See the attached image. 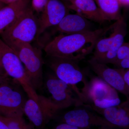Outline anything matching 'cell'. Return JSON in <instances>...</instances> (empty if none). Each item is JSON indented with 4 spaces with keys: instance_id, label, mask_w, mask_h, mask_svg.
Segmentation results:
<instances>
[{
    "instance_id": "3",
    "label": "cell",
    "mask_w": 129,
    "mask_h": 129,
    "mask_svg": "<svg viewBox=\"0 0 129 129\" xmlns=\"http://www.w3.org/2000/svg\"><path fill=\"white\" fill-rule=\"evenodd\" d=\"M39 19L29 7L0 35L7 45L15 43L31 44L37 37Z\"/></svg>"
},
{
    "instance_id": "25",
    "label": "cell",
    "mask_w": 129,
    "mask_h": 129,
    "mask_svg": "<svg viewBox=\"0 0 129 129\" xmlns=\"http://www.w3.org/2000/svg\"><path fill=\"white\" fill-rule=\"evenodd\" d=\"M0 129H9L3 116L0 115Z\"/></svg>"
},
{
    "instance_id": "27",
    "label": "cell",
    "mask_w": 129,
    "mask_h": 129,
    "mask_svg": "<svg viewBox=\"0 0 129 129\" xmlns=\"http://www.w3.org/2000/svg\"><path fill=\"white\" fill-rule=\"evenodd\" d=\"M11 78L7 75H0V85Z\"/></svg>"
},
{
    "instance_id": "28",
    "label": "cell",
    "mask_w": 129,
    "mask_h": 129,
    "mask_svg": "<svg viewBox=\"0 0 129 129\" xmlns=\"http://www.w3.org/2000/svg\"><path fill=\"white\" fill-rule=\"evenodd\" d=\"M17 1V0H0V2L4 3L5 5H8L15 2Z\"/></svg>"
},
{
    "instance_id": "16",
    "label": "cell",
    "mask_w": 129,
    "mask_h": 129,
    "mask_svg": "<svg viewBox=\"0 0 129 129\" xmlns=\"http://www.w3.org/2000/svg\"><path fill=\"white\" fill-rule=\"evenodd\" d=\"M112 29L114 32L113 39L109 50L101 60L98 61L104 64H113L116 60L117 52L124 42L127 34V24L123 17L112 24Z\"/></svg>"
},
{
    "instance_id": "7",
    "label": "cell",
    "mask_w": 129,
    "mask_h": 129,
    "mask_svg": "<svg viewBox=\"0 0 129 129\" xmlns=\"http://www.w3.org/2000/svg\"><path fill=\"white\" fill-rule=\"evenodd\" d=\"M60 110L49 97L39 95L37 101L29 98L26 100L23 112L35 127L44 129Z\"/></svg>"
},
{
    "instance_id": "1",
    "label": "cell",
    "mask_w": 129,
    "mask_h": 129,
    "mask_svg": "<svg viewBox=\"0 0 129 129\" xmlns=\"http://www.w3.org/2000/svg\"><path fill=\"white\" fill-rule=\"evenodd\" d=\"M112 27L74 34H61L47 43L44 51L48 56L80 62L92 53L98 41Z\"/></svg>"
},
{
    "instance_id": "6",
    "label": "cell",
    "mask_w": 129,
    "mask_h": 129,
    "mask_svg": "<svg viewBox=\"0 0 129 129\" xmlns=\"http://www.w3.org/2000/svg\"><path fill=\"white\" fill-rule=\"evenodd\" d=\"M46 61L53 73L69 86L81 101L82 94L77 85L80 82H82L84 85H85L88 80L86 75L79 66V62L68 58L48 56Z\"/></svg>"
},
{
    "instance_id": "2",
    "label": "cell",
    "mask_w": 129,
    "mask_h": 129,
    "mask_svg": "<svg viewBox=\"0 0 129 129\" xmlns=\"http://www.w3.org/2000/svg\"><path fill=\"white\" fill-rule=\"evenodd\" d=\"M90 80L80 91L81 101L95 112L121 103L117 91L97 76H89Z\"/></svg>"
},
{
    "instance_id": "9",
    "label": "cell",
    "mask_w": 129,
    "mask_h": 129,
    "mask_svg": "<svg viewBox=\"0 0 129 129\" xmlns=\"http://www.w3.org/2000/svg\"><path fill=\"white\" fill-rule=\"evenodd\" d=\"M45 85L51 95L49 97L60 110L71 106H84L81 101L75 96L72 88L57 77L54 74H49L46 78Z\"/></svg>"
},
{
    "instance_id": "32",
    "label": "cell",
    "mask_w": 129,
    "mask_h": 129,
    "mask_svg": "<svg viewBox=\"0 0 129 129\" xmlns=\"http://www.w3.org/2000/svg\"><path fill=\"white\" fill-rule=\"evenodd\" d=\"M98 129H112L111 128H109V127H100V128Z\"/></svg>"
},
{
    "instance_id": "13",
    "label": "cell",
    "mask_w": 129,
    "mask_h": 129,
    "mask_svg": "<svg viewBox=\"0 0 129 129\" xmlns=\"http://www.w3.org/2000/svg\"><path fill=\"white\" fill-rule=\"evenodd\" d=\"M117 128L129 127V98L117 106L95 111Z\"/></svg>"
},
{
    "instance_id": "23",
    "label": "cell",
    "mask_w": 129,
    "mask_h": 129,
    "mask_svg": "<svg viewBox=\"0 0 129 129\" xmlns=\"http://www.w3.org/2000/svg\"><path fill=\"white\" fill-rule=\"evenodd\" d=\"M114 65L117 67V68L129 69V57L126 58L119 61L115 63Z\"/></svg>"
},
{
    "instance_id": "29",
    "label": "cell",
    "mask_w": 129,
    "mask_h": 129,
    "mask_svg": "<svg viewBox=\"0 0 129 129\" xmlns=\"http://www.w3.org/2000/svg\"><path fill=\"white\" fill-rule=\"evenodd\" d=\"M0 75H7L3 68L1 62H0Z\"/></svg>"
},
{
    "instance_id": "15",
    "label": "cell",
    "mask_w": 129,
    "mask_h": 129,
    "mask_svg": "<svg viewBox=\"0 0 129 129\" xmlns=\"http://www.w3.org/2000/svg\"><path fill=\"white\" fill-rule=\"evenodd\" d=\"M68 5L70 10L89 21L99 23L107 21L95 0H74Z\"/></svg>"
},
{
    "instance_id": "19",
    "label": "cell",
    "mask_w": 129,
    "mask_h": 129,
    "mask_svg": "<svg viewBox=\"0 0 129 129\" xmlns=\"http://www.w3.org/2000/svg\"><path fill=\"white\" fill-rule=\"evenodd\" d=\"M3 117L9 129H35L32 124H29L26 122L23 116L14 117Z\"/></svg>"
},
{
    "instance_id": "4",
    "label": "cell",
    "mask_w": 129,
    "mask_h": 129,
    "mask_svg": "<svg viewBox=\"0 0 129 129\" xmlns=\"http://www.w3.org/2000/svg\"><path fill=\"white\" fill-rule=\"evenodd\" d=\"M15 51L23 64L30 84L36 91L44 84V61L41 51L31 44L15 43L8 45Z\"/></svg>"
},
{
    "instance_id": "30",
    "label": "cell",
    "mask_w": 129,
    "mask_h": 129,
    "mask_svg": "<svg viewBox=\"0 0 129 129\" xmlns=\"http://www.w3.org/2000/svg\"><path fill=\"white\" fill-rule=\"evenodd\" d=\"M5 6H6V5L0 2V9H1L3 7H5Z\"/></svg>"
},
{
    "instance_id": "24",
    "label": "cell",
    "mask_w": 129,
    "mask_h": 129,
    "mask_svg": "<svg viewBox=\"0 0 129 129\" xmlns=\"http://www.w3.org/2000/svg\"><path fill=\"white\" fill-rule=\"evenodd\" d=\"M51 129H88L81 128L66 123H61Z\"/></svg>"
},
{
    "instance_id": "31",
    "label": "cell",
    "mask_w": 129,
    "mask_h": 129,
    "mask_svg": "<svg viewBox=\"0 0 129 129\" xmlns=\"http://www.w3.org/2000/svg\"><path fill=\"white\" fill-rule=\"evenodd\" d=\"M62 1H64V2L67 3H69L73 1H74V0H62Z\"/></svg>"
},
{
    "instance_id": "33",
    "label": "cell",
    "mask_w": 129,
    "mask_h": 129,
    "mask_svg": "<svg viewBox=\"0 0 129 129\" xmlns=\"http://www.w3.org/2000/svg\"></svg>"
},
{
    "instance_id": "10",
    "label": "cell",
    "mask_w": 129,
    "mask_h": 129,
    "mask_svg": "<svg viewBox=\"0 0 129 129\" xmlns=\"http://www.w3.org/2000/svg\"><path fill=\"white\" fill-rule=\"evenodd\" d=\"M81 106L68 111L63 114L62 123H66L81 128L90 129L94 126L117 128L102 116L98 115L87 106Z\"/></svg>"
},
{
    "instance_id": "5",
    "label": "cell",
    "mask_w": 129,
    "mask_h": 129,
    "mask_svg": "<svg viewBox=\"0 0 129 129\" xmlns=\"http://www.w3.org/2000/svg\"><path fill=\"white\" fill-rule=\"evenodd\" d=\"M0 62L8 76L18 83L29 98L37 101L39 94L30 84L23 64L15 51L1 38Z\"/></svg>"
},
{
    "instance_id": "18",
    "label": "cell",
    "mask_w": 129,
    "mask_h": 129,
    "mask_svg": "<svg viewBox=\"0 0 129 129\" xmlns=\"http://www.w3.org/2000/svg\"><path fill=\"white\" fill-rule=\"evenodd\" d=\"M107 21H117L122 17L118 0H95Z\"/></svg>"
},
{
    "instance_id": "14",
    "label": "cell",
    "mask_w": 129,
    "mask_h": 129,
    "mask_svg": "<svg viewBox=\"0 0 129 129\" xmlns=\"http://www.w3.org/2000/svg\"><path fill=\"white\" fill-rule=\"evenodd\" d=\"M90 21L77 14H67L57 25L55 32L66 35L79 34L93 30Z\"/></svg>"
},
{
    "instance_id": "17",
    "label": "cell",
    "mask_w": 129,
    "mask_h": 129,
    "mask_svg": "<svg viewBox=\"0 0 129 129\" xmlns=\"http://www.w3.org/2000/svg\"><path fill=\"white\" fill-rule=\"evenodd\" d=\"M31 0H17L0 9V35L29 7Z\"/></svg>"
},
{
    "instance_id": "21",
    "label": "cell",
    "mask_w": 129,
    "mask_h": 129,
    "mask_svg": "<svg viewBox=\"0 0 129 129\" xmlns=\"http://www.w3.org/2000/svg\"><path fill=\"white\" fill-rule=\"evenodd\" d=\"M47 1V0H31L30 7L34 11L41 13Z\"/></svg>"
},
{
    "instance_id": "26",
    "label": "cell",
    "mask_w": 129,
    "mask_h": 129,
    "mask_svg": "<svg viewBox=\"0 0 129 129\" xmlns=\"http://www.w3.org/2000/svg\"><path fill=\"white\" fill-rule=\"evenodd\" d=\"M118 1L121 7H129V0H118Z\"/></svg>"
},
{
    "instance_id": "12",
    "label": "cell",
    "mask_w": 129,
    "mask_h": 129,
    "mask_svg": "<svg viewBox=\"0 0 129 129\" xmlns=\"http://www.w3.org/2000/svg\"><path fill=\"white\" fill-rule=\"evenodd\" d=\"M91 69L97 76L117 91L129 98V87L124 83L116 69L109 68L107 64L97 61L93 57L88 60Z\"/></svg>"
},
{
    "instance_id": "11",
    "label": "cell",
    "mask_w": 129,
    "mask_h": 129,
    "mask_svg": "<svg viewBox=\"0 0 129 129\" xmlns=\"http://www.w3.org/2000/svg\"><path fill=\"white\" fill-rule=\"evenodd\" d=\"M68 3L62 0H47L39 19V28L37 37L47 29L57 25L64 16L69 14Z\"/></svg>"
},
{
    "instance_id": "22",
    "label": "cell",
    "mask_w": 129,
    "mask_h": 129,
    "mask_svg": "<svg viewBox=\"0 0 129 129\" xmlns=\"http://www.w3.org/2000/svg\"><path fill=\"white\" fill-rule=\"evenodd\" d=\"M120 74L125 84L129 87V69L115 68Z\"/></svg>"
},
{
    "instance_id": "8",
    "label": "cell",
    "mask_w": 129,
    "mask_h": 129,
    "mask_svg": "<svg viewBox=\"0 0 129 129\" xmlns=\"http://www.w3.org/2000/svg\"><path fill=\"white\" fill-rule=\"evenodd\" d=\"M11 80L10 78L0 85V115L6 117L23 116L26 100Z\"/></svg>"
},
{
    "instance_id": "20",
    "label": "cell",
    "mask_w": 129,
    "mask_h": 129,
    "mask_svg": "<svg viewBox=\"0 0 129 129\" xmlns=\"http://www.w3.org/2000/svg\"><path fill=\"white\" fill-rule=\"evenodd\" d=\"M129 57V44L124 42L117 51L116 60L113 64L119 61Z\"/></svg>"
}]
</instances>
